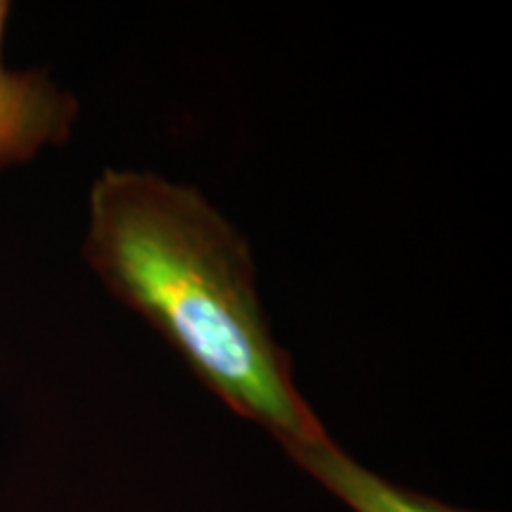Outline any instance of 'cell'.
I'll list each match as a JSON object with an SVG mask.
<instances>
[{
	"label": "cell",
	"mask_w": 512,
	"mask_h": 512,
	"mask_svg": "<svg viewBox=\"0 0 512 512\" xmlns=\"http://www.w3.org/2000/svg\"><path fill=\"white\" fill-rule=\"evenodd\" d=\"M83 256L230 411L287 453L330 439L268 328L247 242L195 188L107 169L91 190Z\"/></svg>",
	"instance_id": "obj_1"
},
{
	"label": "cell",
	"mask_w": 512,
	"mask_h": 512,
	"mask_svg": "<svg viewBox=\"0 0 512 512\" xmlns=\"http://www.w3.org/2000/svg\"><path fill=\"white\" fill-rule=\"evenodd\" d=\"M10 3L0 0V169L29 162L41 147L64 143L76 102L43 72H12L3 62Z\"/></svg>",
	"instance_id": "obj_2"
},
{
	"label": "cell",
	"mask_w": 512,
	"mask_h": 512,
	"mask_svg": "<svg viewBox=\"0 0 512 512\" xmlns=\"http://www.w3.org/2000/svg\"><path fill=\"white\" fill-rule=\"evenodd\" d=\"M292 460L316 477L325 489L342 498L354 512H470L451 508L434 498L401 489L375 472L358 465L332 441H320L290 451Z\"/></svg>",
	"instance_id": "obj_3"
}]
</instances>
